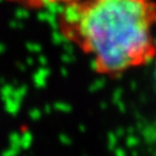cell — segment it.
Here are the masks:
<instances>
[{"label": "cell", "instance_id": "1", "mask_svg": "<svg viewBox=\"0 0 156 156\" xmlns=\"http://www.w3.org/2000/svg\"><path fill=\"white\" fill-rule=\"evenodd\" d=\"M57 23L101 75L118 76L156 58V0H76Z\"/></svg>", "mask_w": 156, "mask_h": 156}, {"label": "cell", "instance_id": "2", "mask_svg": "<svg viewBox=\"0 0 156 156\" xmlns=\"http://www.w3.org/2000/svg\"><path fill=\"white\" fill-rule=\"evenodd\" d=\"M6 2L17 4V5H21L28 9H41V8H46L51 5L64 6L66 4L76 2V0H6Z\"/></svg>", "mask_w": 156, "mask_h": 156}]
</instances>
